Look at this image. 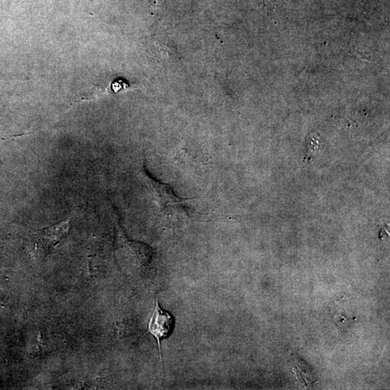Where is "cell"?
Masks as SVG:
<instances>
[{
	"instance_id": "6da1fadb",
	"label": "cell",
	"mask_w": 390,
	"mask_h": 390,
	"mask_svg": "<svg viewBox=\"0 0 390 390\" xmlns=\"http://www.w3.org/2000/svg\"><path fill=\"white\" fill-rule=\"evenodd\" d=\"M143 175L148 189L152 192L154 200L163 214L168 216L187 214L188 208L185 204V199L176 196L169 185L153 177L146 169L144 170Z\"/></svg>"
},
{
	"instance_id": "7a4b0ae2",
	"label": "cell",
	"mask_w": 390,
	"mask_h": 390,
	"mask_svg": "<svg viewBox=\"0 0 390 390\" xmlns=\"http://www.w3.org/2000/svg\"><path fill=\"white\" fill-rule=\"evenodd\" d=\"M174 322L173 316L169 312L163 311L159 305L158 301L156 299L154 312L148 322V331L157 341L161 363V341L171 335Z\"/></svg>"
},
{
	"instance_id": "3957f363",
	"label": "cell",
	"mask_w": 390,
	"mask_h": 390,
	"mask_svg": "<svg viewBox=\"0 0 390 390\" xmlns=\"http://www.w3.org/2000/svg\"><path fill=\"white\" fill-rule=\"evenodd\" d=\"M70 228V220L62 222L51 227L45 228L35 234V245L41 254L48 252L67 234Z\"/></svg>"
}]
</instances>
